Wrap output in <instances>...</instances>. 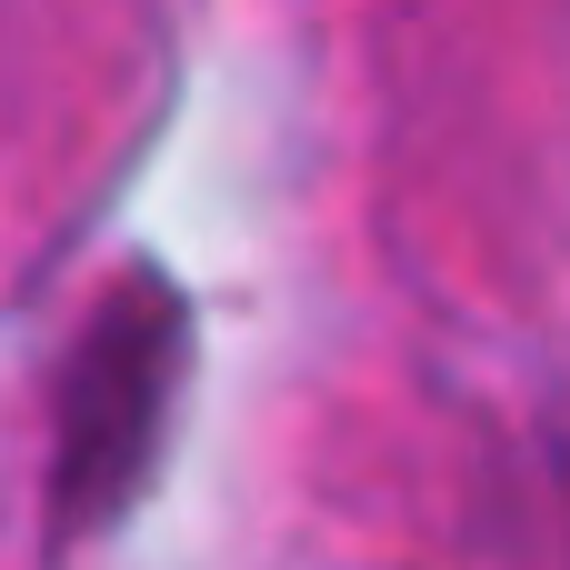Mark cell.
I'll return each mask as SVG.
<instances>
[{
    "mask_svg": "<svg viewBox=\"0 0 570 570\" xmlns=\"http://www.w3.org/2000/svg\"><path fill=\"white\" fill-rule=\"evenodd\" d=\"M180 381H190V301L170 271L130 261L90 301L50 391V531L60 541H100L160 491Z\"/></svg>",
    "mask_w": 570,
    "mask_h": 570,
    "instance_id": "obj_1",
    "label": "cell"
}]
</instances>
